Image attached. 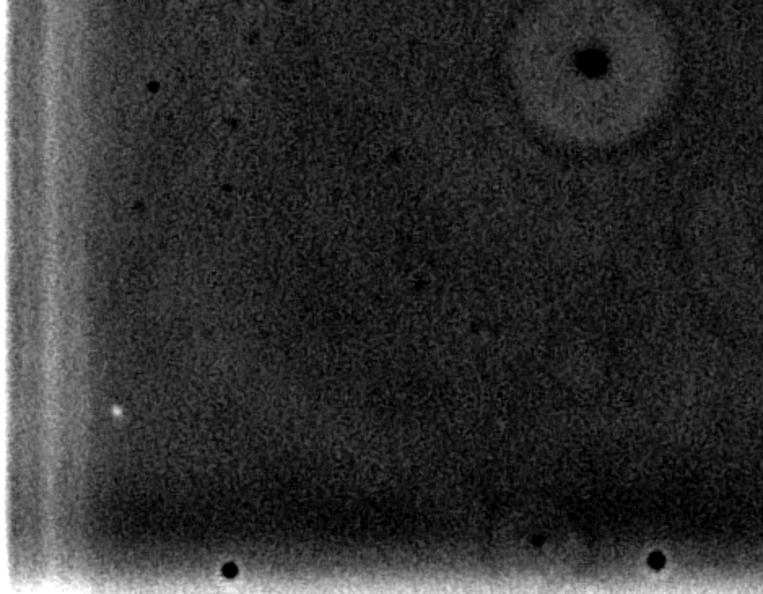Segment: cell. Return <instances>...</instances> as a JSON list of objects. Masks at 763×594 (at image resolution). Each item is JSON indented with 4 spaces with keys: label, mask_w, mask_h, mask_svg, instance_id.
I'll return each instance as SVG.
<instances>
[{
    "label": "cell",
    "mask_w": 763,
    "mask_h": 594,
    "mask_svg": "<svg viewBox=\"0 0 763 594\" xmlns=\"http://www.w3.org/2000/svg\"><path fill=\"white\" fill-rule=\"evenodd\" d=\"M223 575L227 578H235L238 575V568L235 564H228L223 567Z\"/></svg>",
    "instance_id": "obj_1"
}]
</instances>
